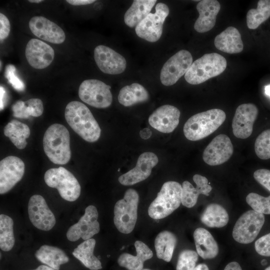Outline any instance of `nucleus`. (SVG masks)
<instances>
[{"label": "nucleus", "mask_w": 270, "mask_h": 270, "mask_svg": "<svg viewBox=\"0 0 270 270\" xmlns=\"http://www.w3.org/2000/svg\"><path fill=\"white\" fill-rule=\"evenodd\" d=\"M64 116L71 128L85 140L92 142L100 138V128L89 108L82 102H70Z\"/></svg>", "instance_id": "nucleus-1"}, {"label": "nucleus", "mask_w": 270, "mask_h": 270, "mask_svg": "<svg viewBox=\"0 0 270 270\" xmlns=\"http://www.w3.org/2000/svg\"><path fill=\"white\" fill-rule=\"evenodd\" d=\"M44 152L55 164H64L70 160V137L69 132L63 125L54 124L46 130L43 138Z\"/></svg>", "instance_id": "nucleus-2"}, {"label": "nucleus", "mask_w": 270, "mask_h": 270, "mask_svg": "<svg viewBox=\"0 0 270 270\" xmlns=\"http://www.w3.org/2000/svg\"><path fill=\"white\" fill-rule=\"evenodd\" d=\"M224 112L218 108L211 109L194 114L184 126V133L188 140L196 141L208 136L224 122Z\"/></svg>", "instance_id": "nucleus-3"}, {"label": "nucleus", "mask_w": 270, "mask_h": 270, "mask_svg": "<svg viewBox=\"0 0 270 270\" xmlns=\"http://www.w3.org/2000/svg\"><path fill=\"white\" fill-rule=\"evenodd\" d=\"M226 66V60L222 55L214 52L206 54L192 62L184 78L191 84H198L221 74Z\"/></svg>", "instance_id": "nucleus-4"}, {"label": "nucleus", "mask_w": 270, "mask_h": 270, "mask_svg": "<svg viewBox=\"0 0 270 270\" xmlns=\"http://www.w3.org/2000/svg\"><path fill=\"white\" fill-rule=\"evenodd\" d=\"M182 186L178 182L168 181L164 183L157 196L149 206V216L160 220L171 214L182 204Z\"/></svg>", "instance_id": "nucleus-5"}, {"label": "nucleus", "mask_w": 270, "mask_h": 270, "mask_svg": "<svg viewBox=\"0 0 270 270\" xmlns=\"http://www.w3.org/2000/svg\"><path fill=\"white\" fill-rule=\"evenodd\" d=\"M138 202V192L129 188L126 191L124 198L116 202L114 222L120 232L128 234L134 230L137 220Z\"/></svg>", "instance_id": "nucleus-6"}, {"label": "nucleus", "mask_w": 270, "mask_h": 270, "mask_svg": "<svg viewBox=\"0 0 270 270\" xmlns=\"http://www.w3.org/2000/svg\"><path fill=\"white\" fill-rule=\"evenodd\" d=\"M44 180L48 186L56 188L60 196L67 201H75L80 194L81 188L77 179L64 167L48 170Z\"/></svg>", "instance_id": "nucleus-7"}, {"label": "nucleus", "mask_w": 270, "mask_h": 270, "mask_svg": "<svg viewBox=\"0 0 270 270\" xmlns=\"http://www.w3.org/2000/svg\"><path fill=\"white\" fill-rule=\"evenodd\" d=\"M110 86L96 79L83 81L78 88L80 100L88 105L99 108L108 107L112 104V96Z\"/></svg>", "instance_id": "nucleus-8"}, {"label": "nucleus", "mask_w": 270, "mask_h": 270, "mask_svg": "<svg viewBox=\"0 0 270 270\" xmlns=\"http://www.w3.org/2000/svg\"><path fill=\"white\" fill-rule=\"evenodd\" d=\"M264 222V214L254 210L246 211L236 222L232 230V237L239 243L250 244L256 238Z\"/></svg>", "instance_id": "nucleus-9"}, {"label": "nucleus", "mask_w": 270, "mask_h": 270, "mask_svg": "<svg viewBox=\"0 0 270 270\" xmlns=\"http://www.w3.org/2000/svg\"><path fill=\"white\" fill-rule=\"evenodd\" d=\"M169 12L167 5L158 2L156 6V12L150 13L136 26L137 36L150 42L158 41L162 34L163 24Z\"/></svg>", "instance_id": "nucleus-10"}, {"label": "nucleus", "mask_w": 270, "mask_h": 270, "mask_svg": "<svg viewBox=\"0 0 270 270\" xmlns=\"http://www.w3.org/2000/svg\"><path fill=\"white\" fill-rule=\"evenodd\" d=\"M192 63V57L188 50H182L170 57L163 66L160 74L161 82L170 86L176 84L186 74Z\"/></svg>", "instance_id": "nucleus-11"}, {"label": "nucleus", "mask_w": 270, "mask_h": 270, "mask_svg": "<svg viewBox=\"0 0 270 270\" xmlns=\"http://www.w3.org/2000/svg\"><path fill=\"white\" fill-rule=\"evenodd\" d=\"M98 216L96 206L92 205L87 206L78 222L68 229L66 234L67 238L71 242H76L80 238L84 240L92 238L100 230Z\"/></svg>", "instance_id": "nucleus-12"}, {"label": "nucleus", "mask_w": 270, "mask_h": 270, "mask_svg": "<svg viewBox=\"0 0 270 270\" xmlns=\"http://www.w3.org/2000/svg\"><path fill=\"white\" fill-rule=\"evenodd\" d=\"M28 214L32 224L40 230H50L56 224L54 214L40 195L35 194L30 197L28 204Z\"/></svg>", "instance_id": "nucleus-13"}, {"label": "nucleus", "mask_w": 270, "mask_h": 270, "mask_svg": "<svg viewBox=\"0 0 270 270\" xmlns=\"http://www.w3.org/2000/svg\"><path fill=\"white\" fill-rule=\"evenodd\" d=\"M25 166L19 158L10 156L0 162V194H4L22 178Z\"/></svg>", "instance_id": "nucleus-14"}, {"label": "nucleus", "mask_w": 270, "mask_h": 270, "mask_svg": "<svg viewBox=\"0 0 270 270\" xmlns=\"http://www.w3.org/2000/svg\"><path fill=\"white\" fill-rule=\"evenodd\" d=\"M258 112L256 106L252 103L243 104L236 108L232 126L236 137L245 139L252 134Z\"/></svg>", "instance_id": "nucleus-15"}, {"label": "nucleus", "mask_w": 270, "mask_h": 270, "mask_svg": "<svg viewBox=\"0 0 270 270\" xmlns=\"http://www.w3.org/2000/svg\"><path fill=\"white\" fill-rule=\"evenodd\" d=\"M233 151L230 138L226 134H220L205 148L202 158L210 166H218L228 161L232 156Z\"/></svg>", "instance_id": "nucleus-16"}, {"label": "nucleus", "mask_w": 270, "mask_h": 270, "mask_svg": "<svg viewBox=\"0 0 270 270\" xmlns=\"http://www.w3.org/2000/svg\"><path fill=\"white\" fill-rule=\"evenodd\" d=\"M95 62L103 72L117 74L124 72L126 68L125 58L110 48L100 45L94 50Z\"/></svg>", "instance_id": "nucleus-17"}, {"label": "nucleus", "mask_w": 270, "mask_h": 270, "mask_svg": "<svg viewBox=\"0 0 270 270\" xmlns=\"http://www.w3.org/2000/svg\"><path fill=\"white\" fill-rule=\"evenodd\" d=\"M158 162L156 154L144 152L138 157L136 166L120 176L118 180L124 186H132L146 179L150 174L152 168Z\"/></svg>", "instance_id": "nucleus-18"}, {"label": "nucleus", "mask_w": 270, "mask_h": 270, "mask_svg": "<svg viewBox=\"0 0 270 270\" xmlns=\"http://www.w3.org/2000/svg\"><path fill=\"white\" fill-rule=\"evenodd\" d=\"M29 28L34 36L51 43L60 44L66 39L62 28L44 16L32 17L29 22Z\"/></svg>", "instance_id": "nucleus-19"}, {"label": "nucleus", "mask_w": 270, "mask_h": 270, "mask_svg": "<svg viewBox=\"0 0 270 270\" xmlns=\"http://www.w3.org/2000/svg\"><path fill=\"white\" fill-rule=\"evenodd\" d=\"M25 54L28 64L36 69L46 68L54 57V49L48 44L36 38H32L28 42Z\"/></svg>", "instance_id": "nucleus-20"}, {"label": "nucleus", "mask_w": 270, "mask_h": 270, "mask_svg": "<svg viewBox=\"0 0 270 270\" xmlns=\"http://www.w3.org/2000/svg\"><path fill=\"white\" fill-rule=\"evenodd\" d=\"M180 110L173 106L164 105L154 110L148 118L150 124L163 133L173 132L178 124Z\"/></svg>", "instance_id": "nucleus-21"}, {"label": "nucleus", "mask_w": 270, "mask_h": 270, "mask_svg": "<svg viewBox=\"0 0 270 270\" xmlns=\"http://www.w3.org/2000/svg\"><path fill=\"white\" fill-rule=\"evenodd\" d=\"M220 5L216 0H202L196 5L199 16L194 24V30L200 33L212 30L216 22V16L220 12Z\"/></svg>", "instance_id": "nucleus-22"}, {"label": "nucleus", "mask_w": 270, "mask_h": 270, "mask_svg": "<svg viewBox=\"0 0 270 270\" xmlns=\"http://www.w3.org/2000/svg\"><path fill=\"white\" fill-rule=\"evenodd\" d=\"M193 180L196 188L186 180L182 184L181 202L183 206L188 208H192L196 204L200 194L208 196L212 190L206 177L196 174L194 176Z\"/></svg>", "instance_id": "nucleus-23"}, {"label": "nucleus", "mask_w": 270, "mask_h": 270, "mask_svg": "<svg viewBox=\"0 0 270 270\" xmlns=\"http://www.w3.org/2000/svg\"><path fill=\"white\" fill-rule=\"evenodd\" d=\"M214 44L218 50L230 54L240 53L244 48L240 34L232 26L228 27L217 35Z\"/></svg>", "instance_id": "nucleus-24"}, {"label": "nucleus", "mask_w": 270, "mask_h": 270, "mask_svg": "<svg viewBox=\"0 0 270 270\" xmlns=\"http://www.w3.org/2000/svg\"><path fill=\"white\" fill-rule=\"evenodd\" d=\"M136 255L128 253L122 254L118 260L120 266L128 270H142L145 261L151 258L153 253L150 248L143 242L137 240L134 243Z\"/></svg>", "instance_id": "nucleus-25"}, {"label": "nucleus", "mask_w": 270, "mask_h": 270, "mask_svg": "<svg viewBox=\"0 0 270 270\" xmlns=\"http://www.w3.org/2000/svg\"><path fill=\"white\" fill-rule=\"evenodd\" d=\"M198 254L202 258L212 259L218 253V246L212 234L206 229L198 228L194 232Z\"/></svg>", "instance_id": "nucleus-26"}, {"label": "nucleus", "mask_w": 270, "mask_h": 270, "mask_svg": "<svg viewBox=\"0 0 270 270\" xmlns=\"http://www.w3.org/2000/svg\"><path fill=\"white\" fill-rule=\"evenodd\" d=\"M35 256L38 260L46 265L60 270L62 264L69 262V258L60 248L48 245H43L36 250Z\"/></svg>", "instance_id": "nucleus-27"}, {"label": "nucleus", "mask_w": 270, "mask_h": 270, "mask_svg": "<svg viewBox=\"0 0 270 270\" xmlns=\"http://www.w3.org/2000/svg\"><path fill=\"white\" fill-rule=\"evenodd\" d=\"M95 245V240L90 238L84 240L72 252L73 256L90 270L102 268L100 261L94 254Z\"/></svg>", "instance_id": "nucleus-28"}, {"label": "nucleus", "mask_w": 270, "mask_h": 270, "mask_svg": "<svg viewBox=\"0 0 270 270\" xmlns=\"http://www.w3.org/2000/svg\"><path fill=\"white\" fill-rule=\"evenodd\" d=\"M156 0H134L124 16L125 24L130 28L136 26L150 13Z\"/></svg>", "instance_id": "nucleus-29"}, {"label": "nucleus", "mask_w": 270, "mask_h": 270, "mask_svg": "<svg viewBox=\"0 0 270 270\" xmlns=\"http://www.w3.org/2000/svg\"><path fill=\"white\" fill-rule=\"evenodd\" d=\"M149 94L146 90L138 83H132L121 88L118 95L119 102L124 106L147 101Z\"/></svg>", "instance_id": "nucleus-30"}, {"label": "nucleus", "mask_w": 270, "mask_h": 270, "mask_svg": "<svg viewBox=\"0 0 270 270\" xmlns=\"http://www.w3.org/2000/svg\"><path fill=\"white\" fill-rule=\"evenodd\" d=\"M228 214L225 208L217 204L208 205L202 212L200 220L210 228H222L228 222Z\"/></svg>", "instance_id": "nucleus-31"}, {"label": "nucleus", "mask_w": 270, "mask_h": 270, "mask_svg": "<svg viewBox=\"0 0 270 270\" xmlns=\"http://www.w3.org/2000/svg\"><path fill=\"white\" fill-rule=\"evenodd\" d=\"M4 134L18 149H24L27 144L26 139L30 135L29 127L16 120H12L4 128Z\"/></svg>", "instance_id": "nucleus-32"}, {"label": "nucleus", "mask_w": 270, "mask_h": 270, "mask_svg": "<svg viewBox=\"0 0 270 270\" xmlns=\"http://www.w3.org/2000/svg\"><path fill=\"white\" fill-rule=\"evenodd\" d=\"M176 236L169 231L160 232L154 240L156 256L165 262L170 261L176 244Z\"/></svg>", "instance_id": "nucleus-33"}, {"label": "nucleus", "mask_w": 270, "mask_h": 270, "mask_svg": "<svg viewBox=\"0 0 270 270\" xmlns=\"http://www.w3.org/2000/svg\"><path fill=\"white\" fill-rule=\"evenodd\" d=\"M13 116L20 118H28L30 116L38 117L42 114L44 107L40 98H33L26 102L18 100L12 106Z\"/></svg>", "instance_id": "nucleus-34"}, {"label": "nucleus", "mask_w": 270, "mask_h": 270, "mask_svg": "<svg viewBox=\"0 0 270 270\" xmlns=\"http://www.w3.org/2000/svg\"><path fill=\"white\" fill-rule=\"evenodd\" d=\"M270 17V0H260L257 8L250 10L246 14L248 28L254 30Z\"/></svg>", "instance_id": "nucleus-35"}, {"label": "nucleus", "mask_w": 270, "mask_h": 270, "mask_svg": "<svg viewBox=\"0 0 270 270\" xmlns=\"http://www.w3.org/2000/svg\"><path fill=\"white\" fill-rule=\"evenodd\" d=\"M15 242L14 222L9 216L0 215V248L4 252L10 250Z\"/></svg>", "instance_id": "nucleus-36"}, {"label": "nucleus", "mask_w": 270, "mask_h": 270, "mask_svg": "<svg viewBox=\"0 0 270 270\" xmlns=\"http://www.w3.org/2000/svg\"><path fill=\"white\" fill-rule=\"evenodd\" d=\"M254 150L260 158H270V129L263 131L256 138L254 142Z\"/></svg>", "instance_id": "nucleus-37"}, {"label": "nucleus", "mask_w": 270, "mask_h": 270, "mask_svg": "<svg viewBox=\"0 0 270 270\" xmlns=\"http://www.w3.org/2000/svg\"><path fill=\"white\" fill-rule=\"evenodd\" d=\"M247 204L256 212L270 214V196H262L254 192H250L246 197Z\"/></svg>", "instance_id": "nucleus-38"}, {"label": "nucleus", "mask_w": 270, "mask_h": 270, "mask_svg": "<svg viewBox=\"0 0 270 270\" xmlns=\"http://www.w3.org/2000/svg\"><path fill=\"white\" fill-rule=\"evenodd\" d=\"M198 260V253L192 250H185L179 254L176 270H193Z\"/></svg>", "instance_id": "nucleus-39"}, {"label": "nucleus", "mask_w": 270, "mask_h": 270, "mask_svg": "<svg viewBox=\"0 0 270 270\" xmlns=\"http://www.w3.org/2000/svg\"><path fill=\"white\" fill-rule=\"evenodd\" d=\"M5 76L15 90L18 91L24 90V84L17 76L16 69L14 65L8 64L6 66L5 70Z\"/></svg>", "instance_id": "nucleus-40"}, {"label": "nucleus", "mask_w": 270, "mask_h": 270, "mask_svg": "<svg viewBox=\"0 0 270 270\" xmlns=\"http://www.w3.org/2000/svg\"><path fill=\"white\" fill-rule=\"evenodd\" d=\"M254 248L260 256H270V232L257 240L254 244Z\"/></svg>", "instance_id": "nucleus-41"}, {"label": "nucleus", "mask_w": 270, "mask_h": 270, "mask_svg": "<svg viewBox=\"0 0 270 270\" xmlns=\"http://www.w3.org/2000/svg\"><path fill=\"white\" fill-rule=\"evenodd\" d=\"M254 179L270 192V170L259 169L254 173Z\"/></svg>", "instance_id": "nucleus-42"}, {"label": "nucleus", "mask_w": 270, "mask_h": 270, "mask_svg": "<svg viewBox=\"0 0 270 270\" xmlns=\"http://www.w3.org/2000/svg\"><path fill=\"white\" fill-rule=\"evenodd\" d=\"M10 26L8 18L3 14H0V42L9 35Z\"/></svg>", "instance_id": "nucleus-43"}, {"label": "nucleus", "mask_w": 270, "mask_h": 270, "mask_svg": "<svg viewBox=\"0 0 270 270\" xmlns=\"http://www.w3.org/2000/svg\"><path fill=\"white\" fill-rule=\"evenodd\" d=\"M68 4L74 6H82L92 4L95 2L94 0H67Z\"/></svg>", "instance_id": "nucleus-44"}, {"label": "nucleus", "mask_w": 270, "mask_h": 270, "mask_svg": "<svg viewBox=\"0 0 270 270\" xmlns=\"http://www.w3.org/2000/svg\"><path fill=\"white\" fill-rule=\"evenodd\" d=\"M6 91L4 89V88L0 86V110H2L4 109L5 105V103L6 102Z\"/></svg>", "instance_id": "nucleus-45"}, {"label": "nucleus", "mask_w": 270, "mask_h": 270, "mask_svg": "<svg viewBox=\"0 0 270 270\" xmlns=\"http://www.w3.org/2000/svg\"><path fill=\"white\" fill-rule=\"evenodd\" d=\"M224 270H242L240 264L236 262L228 263L225 267Z\"/></svg>", "instance_id": "nucleus-46"}, {"label": "nucleus", "mask_w": 270, "mask_h": 270, "mask_svg": "<svg viewBox=\"0 0 270 270\" xmlns=\"http://www.w3.org/2000/svg\"><path fill=\"white\" fill-rule=\"evenodd\" d=\"M140 135L142 138L148 139L150 137L152 132L149 128H145L140 131Z\"/></svg>", "instance_id": "nucleus-47"}, {"label": "nucleus", "mask_w": 270, "mask_h": 270, "mask_svg": "<svg viewBox=\"0 0 270 270\" xmlns=\"http://www.w3.org/2000/svg\"><path fill=\"white\" fill-rule=\"evenodd\" d=\"M193 270H209V269L206 264H200L196 266Z\"/></svg>", "instance_id": "nucleus-48"}, {"label": "nucleus", "mask_w": 270, "mask_h": 270, "mask_svg": "<svg viewBox=\"0 0 270 270\" xmlns=\"http://www.w3.org/2000/svg\"><path fill=\"white\" fill-rule=\"evenodd\" d=\"M32 270H54L46 265H40L38 266L36 269Z\"/></svg>", "instance_id": "nucleus-49"}, {"label": "nucleus", "mask_w": 270, "mask_h": 270, "mask_svg": "<svg viewBox=\"0 0 270 270\" xmlns=\"http://www.w3.org/2000/svg\"><path fill=\"white\" fill-rule=\"evenodd\" d=\"M264 92L266 95L270 97V84L265 86Z\"/></svg>", "instance_id": "nucleus-50"}, {"label": "nucleus", "mask_w": 270, "mask_h": 270, "mask_svg": "<svg viewBox=\"0 0 270 270\" xmlns=\"http://www.w3.org/2000/svg\"><path fill=\"white\" fill-rule=\"evenodd\" d=\"M28 2H30L40 3L43 2V0H28Z\"/></svg>", "instance_id": "nucleus-51"}, {"label": "nucleus", "mask_w": 270, "mask_h": 270, "mask_svg": "<svg viewBox=\"0 0 270 270\" xmlns=\"http://www.w3.org/2000/svg\"><path fill=\"white\" fill-rule=\"evenodd\" d=\"M261 263L262 264H266V262L265 260H264L262 261Z\"/></svg>", "instance_id": "nucleus-52"}, {"label": "nucleus", "mask_w": 270, "mask_h": 270, "mask_svg": "<svg viewBox=\"0 0 270 270\" xmlns=\"http://www.w3.org/2000/svg\"><path fill=\"white\" fill-rule=\"evenodd\" d=\"M264 270H270V266L266 268Z\"/></svg>", "instance_id": "nucleus-53"}, {"label": "nucleus", "mask_w": 270, "mask_h": 270, "mask_svg": "<svg viewBox=\"0 0 270 270\" xmlns=\"http://www.w3.org/2000/svg\"><path fill=\"white\" fill-rule=\"evenodd\" d=\"M150 270L149 269H144V270Z\"/></svg>", "instance_id": "nucleus-54"}, {"label": "nucleus", "mask_w": 270, "mask_h": 270, "mask_svg": "<svg viewBox=\"0 0 270 270\" xmlns=\"http://www.w3.org/2000/svg\"><path fill=\"white\" fill-rule=\"evenodd\" d=\"M1 257H2V254H1V252H0V258H1Z\"/></svg>", "instance_id": "nucleus-55"}]
</instances>
